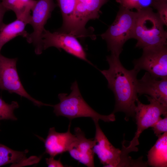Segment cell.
Wrapping results in <instances>:
<instances>
[{
	"mask_svg": "<svg viewBox=\"0 0 167 167\" xmlns=\"http://www.w3.org/2000/svg\"><path fill=\"white\" fill-rule=\"evenodd\" d=\"M109 68L100 70L107 79L109 88L113 92L115 103L112 113L122 112L126 119L135 117V102L138 99L137 75L139 71L135 68L128 70L121 63L119 57L111 54L106 57Z\"/></svg>",
	"mask_w": 167,
	"mask_h": 167,
	"instance_id": "6da1fadb",
	"label": "cell"
},
{
	"mask_svg": "<svg viewBox=\"0 0 167 167\" xmlns=\"http://www.w3.org/2000/svg\"><path fill=\"white\" fill-rule=\"evenodd\" d=\"M133 39L143 49L167 45V32L158 15L151 7L137 10Z\"/></svg>",
	"mask_w": 167,
	"mask_h": 167,
	"instance_id": "7a4b0ae2",
	"label": "cell"
},
{
	"mask_svg": "<svg viewBox=\"0 0 167 167\" xmlns=\"http://www.w3.org/2000/svg\"><path fill=\"white\" fill-rule=\"evenodd\" d=\"M71 89V92L69 95L66 93L59 94V102L52 105L54 112L57 116L65 117L71 120L79 117H88L92 118L93 121L100 120L109 122L115 120L114 113L101 114L87 104L81 94L76 81L72 83Z\"/></svg>",
	"mask_w": 167,
	"mask_h": 167,
	"instance_id": "3957f363",
	"label": "cell"
},
{
	"mask_svg": "<svg viewBox=\"0 0 167 167\" xmlns=\"http://www.w3.org/2000/svg\"><path fill=\"white\" fill-rule=\"evenodd\" d=\"M136 15L133 12L120 6L115 20L106 31L101 35L107 43L108 50L118 57L128 40L133 38Z\"/></svg>",
	"mask_w": 167,
	"mask_h": 167,
	"instance_id": "277c9868",
	"label": "cell"
},
{
	"mask_svg": "<svg viewBox=\"0 0 167 167\" xmlns=\"http://www.w3.org/2000/svg\"><path fill=\"white\" fill-rule=\"evenodd\" d=\"M17 58L5 57L0 53V89L15 93L26 98L36 106L51 105L45 104L32 97L25 90L20 81L16 68Z\"/></svg>",
	"mask_w": 167,
	"mask_h": 167,
	"instance_id": "5b68a950",
	"label": "cell"
},
{
	"mask_svg": "<svg viewBox=\"0 0 167 167\" xmlns=\"http://www.w3.org/2000/svg\"><path fill=\"white\" fill-rule=\"evenodd\" d=\"M57 6L54 0H37L32 10L29 24L32 26L33 31L29 34L26 40L28 43L33 44L37 54H41L43 50L42 36L45 29L44 26Z\"/></svg>",
	"mask_w": 167,
	"mask_h": 167,
	"instance_id": "8992f818",
	"label": "cell"
},
{
	"mask_svg": "<svg viewBox=\"0 0 167 167\" xmlns=\"http://www.w3.org/2000/svg\"><path fill=\"white\" fill-rule=\"evenodd\" d=\"M133 63L139 71L144 70L157 79L167 78V45L143 49L142 56Z\"/></svg>",
	"mask_w": 167,
	"mask_h": 167,
	"instance_id": "52a82bcc",
	"label": "cell"
},
{
	"mask_svg": "<svg viewBox=\"0 0 167 167\" xmlns=\"http://www.w3.org/2000/svg\"><path fill=\"white\" fill-rule=\"evenodd\" d=\"M109 0H76L70 32L76 37L88 36L85 28L90 20L99 18L100 9Z\"/></svg>",
	"mask_w": 167,
	"mask_h": 167,
	"instance_id": "ba28073f",
	"label": "cell"
},
{
	"mask_svg": "<svg viewBox=\"0 0 167 167\" xmlns=\"http://www.w3.org/2000/svg\"><path fill=\"white\" fill-rule=\"evenodd\" d=\"M43 50L50 47L63 49L67 53L93 65L77 37L69 33L57 31L53 32L45 29L42 36Z\"/></svg>",
	"mask_w": 167,
	"mask_h": 167,
	"instance_id": "9c48e42d",
	"label": "cell"
},
{
	"mask_svg": "<svg viewBox=\"0 0 167 167\" xmlns=\"http://www.w3.org/2000/svg\"><path fill=\"white\" fill-rule=\"evenodd\" d=\"M150 103L144 104L137 99L135 117L137 130L133 140L139 142L141 133L152 126L161 117L167 115V105L162 104L147 95L146 96Z\"/></svg>",
	"mask_w": 167,
	"mask_h": 167,
	"instance_id": "30bf717a",
	"label": "cell"
},
{
	"mask_svg": "<svg viewBox=\"0 0 167 167\" xmlns=\"http://www.w3.org/2000/svg\"><path fill=\"white\" fill-rule=\"evenodd\" d=\"M96 127L94 140L95 144L92 148L101 163L104 167H118L121 160V151L115 147L109 141L98 124L94 121Z\"/></svg>",
	"mask_w": 167,
	"mask_h": 167,
	"instance_id": "8fae6325",
	"label": "cell"
},
{
	"mask_svg": "<svg viewBox=\"0 0 167 167\" xmlns=\"http://www.w3.org/2000/svg\"><path fill=\"white\" fill-rule=\"evenodd\" d=\"M76 140L72 143L68 152L71 156L88 167H94V153L92 148L96 143L94 139H88L79 127L74 129Z\"/></svg>",
	"mask_w": 167,
	"mask_h": 167,
	"instance_id": "7c38bea8",
	"label": "cell"
},
{
	"mask_svg": "<svg viewBox=\"0 0 167 167\" xmlns=\"http://www.w3.org/2000/svg\"><path fill=\"white\" fill-rule=\"evenodd\" d=\"M137 92L139 96L148 95L167 105V78L158 80L146 72L141 79H138Z\"/></svg>",
	"mask_w": 167,
	"mask_h": 167,
	"instance_id": "4fadbf2b",
	"label": "cell"
},
{
	"mask_svg": "<svg viewBox=\"0 0 167 167\" xmlns=\"http://www.w3.org/2000/svg\"><path fill=\"white\" fill-rule=\"evenodd\" d=\"M70 123L67 131L64 133L57 132L54 127L50 128L45 139V152L50 156L57 155L67 152L72 143L76 140V137L70 131Z\"/></svg>",
	"mask_w": 167,
	"mask_h": 167,
	"instance_id": "5bb4252c",
	"label": "cell"
},
{
	"mask_svg": "<svg viewBox=\"0 0 167 167\" xmlns=\"http://www.w3.org/2000/svg\"><path fill=\"white\" fill-rule=\"evenodd\" d=\"M154 145L149 151L147 164L153 167L167 166V132L158 137Z\"/></svg>",
	"mask_w": 167,
	"mask_h": 167,
	"instance_id": "9a60e30c",
	"label": "cell"
},
{
	"mask_svg": "<svg viewBox=\"0 0 167 167\" xmlns=\"http://www.w3.org/2000/svg\"><path fill=\"white\" fill-rule=\"evenodd\" d=\"M4 7L8 11H13L17 19L29 24L32 11L37 0H0Z\"/></svg>",
	"mask_w": 167,
	"mask_h": 167,
	"instance_id": "2e32d148",
	"label": "cell"
},
{
	"mask_svg": "<svg viewBox=\"0 0 167 167\" xmlns=\"http://www.w3.org/2000/svg\"><path fill=\"white\" fill-rule=\"evenodd\" d=\"M27 24L17 19L7 24H4L0 29V53L4 45L15 37L20 36L26 38L29 33L25 30Z\"/></svg>",
	"mask_w": 167,
	"mask_h": 167,
	"instance_id": "e0dca14e",
	"label": "cell"
},
{
	"mask_svg": "<svg viewBox=\"0 0 167 167\" xmlns=\"http://www.w3.org/2000/svg\"><path fill=\"white\" fill-rule=\"evenodd\" d=\"M63 18L61 28L58 30L70 33L76 0H57Z\"/></svg>",
	"mask_w": 167,
	"mask_h": 167,
	"instance_id": "ac0fdd59",
	"label": "cell"
},
{
	"mask_svg": "<svg viewBox=\"0 0 167 167\" xmlns=\"http://www.w3.org/2000/svg\"><path fill=\"white\" fill-rule=\"evenodd\" d=\"M28 152L27 150L23 151L14 150L0 143V166L9 164L16 165L25 162Z\"/></svg>",
	"mask_w": 167,
	"mask_h": 167,
	"instance_id": "d6986e66",
	"label": "cell"
},
{
	"mask_svg": "<svg viewBox=\"0 0 167 167\" xmlns=\"http://www.w3.org/2000/svg\"><path fill=\"white\" fill-rule=\"evenodd\" d=\"M19 105L17 101H12L10 104L6 103L0 97V121L3 120H16L17 118L14 111L18 108Z\"/></svg>",
	"mask_w": 167,
	"mask_h": 167,
	"instance_id": "ffe728a7",
	"label": "cell"
},
{
	"mask_svg": "<svg viewBox=\"0 0 167 167\" xmlns=\"http://www.w3.org/2000/svg\"><path fill=\"white\" fill-rule=\"evenodd\" d=\"M164 25L167 26V1H155L152 6Z\"/></svg>",
	"mask_w": 167,
	"mask_h": 167,
	"instance_id": "44dd1931",
	"label": "cell"
},
{
	"mask_svg": "<svg viewBox=\"0 0 167 167\" xmlns=\"http://www.w3.org/2000/svg\"><path fill=\"white\" fill-rule=\"evenodd\" d=\"M151 127L157 137L167 132V116H165L163 118L161 117Z\"/></svg>",
	"mask_w": 167,
	"mask_h": 167,
	"instance_id": "7402d4cb",
	"label": "cell"
},
{
	"mask_svg": "<svg viewBox=\"0 0 167 167\" xmlns=\"http://www.w3.org/2000/svg\"><path fill=\"white\" fill-rule=\"evenodd\" d=\"M120 6L128 10L135 9L137 10L141 9L139 0H116Z\"/></svg>",
	"mask_w": 167,
	"mask_h": 167,
	"instance_id": "603a6c76",
	"label": "cell"
},
{
	"mask_svg": "<svg viewBox=\"0 0 167 167\" xmlns=\"http://www.w3.org/2000/svg\"><path fill=\"white\" fill-rule=\"evenodd\" d=\"M45 161L48 167H63L64 166L60 159L55 160L53 157L50 156L49 158H46L45 159Z\"/></svg>",
	"mask_w": 167,
	"mask_h": 167,
	"instance_id": "cb8c5ba5",
	"label": "cell"
},
{
	"mask_svg": "<svg viewBox=\"0 0 167 167\" xmlns=\"http://www.w3.org/2000/svg\"><path fill=\"white\" fill-rule=\"evenodd\" d=\"M155 0H139L141 9H145L152 7Z\"/></svg>",
	"mask_w": 167,
	"mask_h": 167,
	"instance_id": "d4e9b609",
	"label": "cell"
},
{
	"mask_svg": "<svg viewBox=\"0 0 167 167\" xmlns=\"http://www.w3.org/2000/svg\"><path fill=\"white\" fill-rule=\"evenodd\" d=\"M7 11L2 4L0 0V29L4 24L3 22V18L6 12Z\"/></svg>",
	"mask_w": 167,
	"mask_h": 167,
	"instance_id": "484cf974",
	"label": "cell"
},
{
	"mask_svg": "<svg viewBox=\"0 0 167 167\" xmlns=\"http://www.w3.org/2000/svg\"><path fill=\"white\" fill-rule=\"evenodd\" d=\"M167 1V0H155V1Z\"/></svg>",
	"mask_w": 167,
	"mask_h": 167,
	"instance_id": "4316f807",
	"label": "cell"
}]
</instances>
